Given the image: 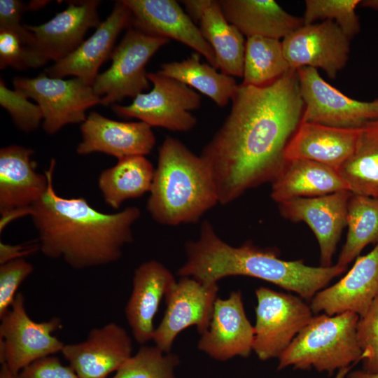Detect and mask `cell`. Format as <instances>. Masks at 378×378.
<instances>
[{
  "instance_id": "1",
  "label": "cell",
  "mask_w": 378,
  "mask_h": 378,
  "mask_svg": "<svg viewBox=\"0 0 378 378\" xmlns=\"http://www.w3.org/2000/svg\"><path fill=\"white\" fill-rule=\"evenodd\" d=\"M230 102L228 115L200 155L222 205L272 182L284 168L286 147L304 108L297 70L265 85H238Z\"/></svg>"
},
{
  "instance_id": "2",
  "label": "cell",
  "mask_w": 378,
  "mask_h": 378,
  "mask_svg": "<svg viewBox=\"0 0 378 378\" xmlns=\"http://www.w3.org/2000/svg\"><path fill=\"white\" fill-rule=\"evenodd\" d=\"M55 160L46 170L48 187L31 207L42 253L62 259L75 270L110 264L120 259L122 248L133 241L132 226L141 211L129 206L115 214H104L83 198H65L53 186Z\"/></svg>"
},
{
  "instance_id": "3",
  "label": "cell",
  "mask_w": 378,
  "mask_h": 378,
  "mask_svg": "<svg viewBox=\"0 0 378 378\" xmlns=\"http://www.w3.org/2000/svg\"><path fill=\"white\" fill-rule=\"evenodd\" d=\"M186 260L178 274L205 284L230 276H247L264 280L312 300L346 267L338 265L312 267L302 260H285L274 248H261L247 241L232 246L216 234L212 224L204 220L197 240L186 244Z\"/></svg>"
},
{
  "instance_id": "4",
  "label": "cell",
  "mask_w": 378,
  "mask_h": 378,
  "mask_svg": "<svg viewBox=\"0 0 378 378\" xmlns=\"http://www.w3.org/2000/svg\"><path fill=\"white\" fill-rule=\"evenodd\" d=\"M147 211L164 225L195 223L218 203L211 172L180 140L167 136L159 148Z\"/></svg>"
},
{
  "instance_id": "5",
  "label": "cell",
  "mask_w": 378,
  "mask_h": 378,
  "mask_svg": "<svg viewBox=\"0 0 378 378\" xmlns=\"http://www.w3.org/2000/svg\"><path fill=\"white\" fill-rule=\"evenodd\" d=\"M359 316L344 312L313 316L280 355L277 369H314L332 375L361 360L357 338Z\"/></svg>"
},
{
  "instance_id": "6",
  "label": "cell",
  "mask_w": 378,
  "mask_h": 378,
  "mask_svg": "<svg viewBox=\"0 0 378 378\" xmlns=\"http://www.w3.org/2000/svg\"><path fill=\"white\" fill-rule=\"evenodd\" d=\"M169 42L130 26L110 58L111 66L96 77L92 87L101 104H115L125 97H136L150 86L146 65L152 56Z\"/></svg>"
},
{
  "instance_id": "7",
  "label": "cell",
  "mask_w": 378,
  "mask_h": 378,
  "mask_svg": "<svg viewBox=\"0 0 378 378\" xmlns=\"http://www.w3.org/2000/svg\"><path fill=\"white\" fill-rule=\"evenodd\" d=\"M153 88L134 98L127 106L113 104V111L125 118H136L152 127L188 132L197 124L191 111L202 104L200 94L186 84L158 72L148 73Z\"/></svg>"
},
{
  "instance_id": "8",
  "label": "cell",
  "mask_w": 378,
  "mask_h": 378,
  "mask_svg": "<svg viewBox=\"0 0 378 378\" xmlns=\"http://www.w3.org/2000/svg\"><path fill=\"white\" fill-rule=\"evenodd\" d=\"M0 319V362L16 374L34 361L61 352L64 346L53 335L62 328L61 319L33 321L22 293H17L10 308Z\"/></svg>"
},
{
  "instance_id": "9",
  "label": "cell",
  "mask_w": 378,
  "mask_h": 378,
  "mask_svg": "<svg viewBox=\"0 0 378 378\" xmlns=\"http://www.w3.org/2000/svg\"><path fill=\"white\" fill-rule=\"evenodd\" d=\"M255 296L253 351L262 360L279 358L314 313L298 295L260 287Z\"/></svg>"
},
{
  "instance_id": "10",
  "label": "cell",
  "mask_w": 378,
  "mask_h": 378,
  "mask_svg": "<svg viewBox=\"0 0 378 378\" xmlns=\"http://www.w3.org/2000/svg\"><path fill=\"white\" fill-rule=\"evenodd\" d=\"M13 84L15 90L40 106L43 128L49 134H55L66 125L83 122L87 110L101 104V98L92 85L78 78L64 80L43 72L35 78L15 77Z\"/></svg>"
},
{
  "instance_id": "11",
  "label": "cell",
  "mask_w": 378,
  "mask_h": 378,
  "mask_svg": "<svg viewBox=\"0 0 378 378\" xmlns=\"http://www.w3.org/2000/svg\"><path fill=\"white\" fill-rule=\"evenodd\" d=\"M300 91L304 104L302 122L358 129L378 118V99L372 102L354 99L326 82L317 69H297Z\"/></svg>"
},
{
  "instance_id": "12",
  "label": "cell",
  "mask_w": 378,
  "mask_h": 378,
  "mask_svg": "<svg viewBox=\"0 0 378 378\" xmlns=\"http://www.w3.org/2000/svg\"><path fill=\"white\" fill-rule=\"evenodd\" d=\"M218 292V284L182 276L164 296L167 308L153 337L155 346L170 353L177 335L192 326L201 335L204 333L209 327Z\"/></svg>"
},
{
  "instance_id": "13",
  "label": "cell",
  "mask_w": 378,
  "mask_h": 378,
  "mask_svg": "<svg viewBox=\"0 0 378 378\" xmlns=\"http://www.w3.org/2000/svg\"><path fill=\"white\" fill-rule=\"evenodd\" d=\"M350 40L337 23L324 20L303 24L284 38L282 46L290 69L321 68L334 79L347 63Z\"/></svg>"
},
{
  "instance_id": "14",
  "label": "cell",
  "mask_w": 378,
  "mask_h": 378,
  "mask_svg": "<svg viewBox=\"0 0 378 378\" xmlns=\"http://www.w3.org/2000/svg\"><path fill=\"white\" fill-rule=\"evenodd\" d=\"M353 192L343 190L316 197H297L278 204L280 214L292 222H304L315 234L321 266L330 267L342 230Z\"/></svg>"
},
{
  "instance_id": "15",
  "label": "cell",
  "mask_w": 378,
  "mask_h": 378,
  "mask_svg": "<svg viewBox=\"0 0 378 378\" xmlns=\"http://www.w3.org/2000/svg\"><path fill=\"white\" fill-rule=\"evenodd\" d=\"M132 340L115 323L92 329L87 338L64 344L61 353L78 378H107L132 356Z\"/></svg>"
},
{
  "instance_id": "16",
  "label": "cell",
  "mask_w": 378,
  "mask_h": 378,
  "mask_svg": "<svg viewBox=\"0 0 378 378\" xmlns=\"http://www.w3.org/2000/svg\"><path fill=\"white\" fill-rule=\"evenodd\" d=\"M131 26L152 36L174 39L195 50L217 69L216 55L197 27L174 0H122Z\"/></svg>"
},
{
  "instance_id": "17",
  "label": "cell",
  "mask_w": 378,
  "mask_h": 378,
  "mask_svg": "<svg viewBox=\"0 0 378 378\" xmlns=\"http://www.w3.org/2000/svg\"><path fill=\"white\" fill-rule=\"evenodd\" d=\"M131 20L128 7L122 0L115 1L110 15L87 40L44 72L52 78L74 76L92 85L101 65L110 58L118 35L131 26Z\"/></svg>"
},
{
  "instance_id": "18",
  "label": "cell",
  "mask_w": 378,
  "mask_h": 378,
  "mask_svg": "<svg viewBox=\"0 0 378 378\" xmlns=\"http://www.w3.org/2000/svg\"><path fill=\"white\" fill-rule=\"evenodd\" d=\"M378 295V243L358 256L351 269L336 284L318 291L311 300L314 314L329 316L353 312L361 317Z\"/></svg>"
},
{
  "instance_id": "19",
  "label": "cell",
  "mask_w": 378,
  "mask_h": 378,
  "mask_svg": "<svg viewBox=\"0 0 378 378\" xmlns=\"http://www.w3.org/2000/svg\"><path fill=\"white\" fill-rule=\"evenodd\" d=\"M78 155L102 153L118 160L149 154L155 145L151 127L144 122L117 121L92 111L80 125Z\"/></svg>"
},
{
  "instance_id": "20",
  "label": "cell",
  "mask_w": 378,
  "mask_h": 378,
  "mask_svg": "<svg viewBox=\"0 0 378 378\" xmlns=\"http://www.w3.org/2000/svg\"><path fill=\"white\" fill-rule=\"evenodd\" d=\"M254 326L248 321L241 290L226 299L217 298L208 330L201 335L198 349L218 360L246 358L253 351Z\"/></svg>"
},
{
  "instance_id": "21",
  "label": "cell",
  "mask_w": 378,
  "mask_h": 378,
  "mask_svg": "<svg viewBox=\"0 0 378 378\" xmlns=\"http://www.w3.org/2000/svg\"><path fill=\"white\" fill-rule=\"evenodd\" d=\"M100 1H70L68 7L39 25H25L36 39L37 53L47 62H56L74 51L87 31L102 22L97 8Z\"/></svg>"
},
{
  "instance_id": "22",
  "label": "cell",
  "mask_w": 378,
  "mask_h": 378,
  "mask_svg": "<svg viewBox=\"0 0 378 378\" xmlns=\"http://www.w3.org/2000/svg\"><path fill=\"white\" fill-rule=\"evenodd\" d=\"M176 284L172 273L157 260L144 262L135 270L125 314L139 344L153 340L155 329L153 319L162 298Z\"/></svg>"
},
{
  "instance_id": "23",
  "label": "cell",
  "mask_w": 378,
  "mask_h": 378,
  "mask_svg": "<svg viewBox=\"0 0 378 378\" xmlns=\"http://www.w3.org/2000/svg\"><path fill=\"white\" fill-rule=\"evenodd\" d=\"M31 148L10 145L0 150V213L31 207L45 195L49 177L36 171Z\"/></svg>"
},
{
  "instance_id": "24",
  "label": "cell",
  "mask_w": 378,
  "mask_h": 378,
  "mask_svg": "<svg viewBox=\"0 0 378 378\" xmlns=\"http://www.w3.org/2000/svg\"><path fill=\"white\" fill-rule=\"evenodd\" d=\"M360 132V128L300 122L286 147L285 160H308L339 169L354 154Z\"/></svg>"
},
{
  "instance_id": "25",
  "label": "cell",
  "mask_w": 378,
  "mask_h": 378,
  "mask_svg": "<svg viewBox=\"0 0 378 378\" xmlns=\"http://www.w3.org/2000/svg\"><path fill=\"white\" fill-rule=\"evenodd\" d=\"M229 23L247 38L279 39L304 24L302 18L286 12L274 0H218Z\"/></svg>"
},
{
  "instance_id": "26",
  "label": "cell",
  "mask_w": 378,
  "mask_h": 378,
  "mask_svg": "<svg viewBox=\"0 0 378 378\" xmlns=\"http://www.w3.org/2000/svg\"><path fill=\"white\" fill-rule=\"evenodd\" d=\"M349 190L337 169L308 160L286 161L272 182L271 197L277 204L297 197H316Z\"/></svg>"
},
{
  "instance_id": "27",
  "label": "cell",
  "mask_w": 378,
  "mask_h": 378,
  "mask_svg": "<svg viewBox=\"0 0 378 378\" xmlns=\"http://www.w3.org/2000/svg\"><path fill=\"white\" fill-rule=\"evenodd\" d=\"M197 22L215 52L217 69L230 76L242 77L246 41L239 30L228 22L218 0L208 1Z\"/></svg>"
},
{
  "instance_id": "28",
  "label": "cell",
  "mask_w": 378,
  "mask_h": 378,
  "mask_svg": "<svg viewBox=\"0 0 378 378\" xmlns=\"http://www.w3.org/2000/svg\"><path fill=\"white\" fill-rule=\"evenodd\" d=\"M155 169L144 155L118 160L113 167L104 170L98 178V186L104 202L118 209L128 200L150 192Z\"/></svg>"
},
{
  "instance_id": "29",
  "label": "cell",
  "mask_w": 378,
  "mask_h": 378,
  "mask_svg": "<svg viewBox=\"0 0 378 378\" xmlns=\"http://www.w3.org/2000/svg\"><path fill=\"white\" fill-rule=\"evenodd\" d=\"M216 69L209 64L201 62L200 54L194 52L181 62L161 64L157 72L195 88L223 107L231 102L238 85L234 77Z\"/></svg>"
},
{
  "instance_id": "30",
  "label": "cell",
  "mask_w": 378,
  "mask_h": 378,
  "mask_svg": "<svg viewBox=\"0 0 378 378\" xmlns=\"http://www.w3.org/2000/svg\"><path fill=\"white\" fill-rule=\"evenodd\" d=\"M338 170L351 192L378 200V118L360 127L354 154Z\"/></svg>"
},
{
  "instance_id": "31",
  "label": "cell",
  "mask_w": 378,
  "mask_h": 378,
  "mask_svg": "<svg viewBox=\"0 0 378 378\" xmlns=\"http://www.w3.org/2000/svg\"><path fill=\"white\" fill-rule=\"evenodd\" d=\"M346 241L337 265L346 267L370 244L378 243V200L353 193L347 204Z\"/></svg>"
},
{
  "instance_id": "32",
  "label": "cell",
  "mask_w": 378,
  "mask_h": 378,
  "mask_svg": "<svg viewBox=\"0 0 378 378\" xmlns=\"http://www.w3.org/2000/svg\"><path fill=\"white\" fill-rule=\"evenodd\" d=\"M290 69L279 39L259 36L246 38L242 84L265 85Z\"/></svg>"
},
{
  "instance_id": "33",
  "label": "cell",
  "mask_w": 378,
  "mask_h": 378,
  "mask_svg": "<svg viewBox=\"0 0 378 378\" xmlns=\"http://www.w3.org/2000/svg\"><path fill=\"white\" fill-rule=\"evenodd\" d=\"M177 355L164 353L156 346H141L111 378H176Z\"/></svg>"
},
{
  "instance_id": "34",
  "label": "cell",
  "mask_w": 378,
  "mask_h": 378,
  "mask_svg": "<svg viewBox=\"0 0 378 378\" xmlns=\"http://www.w3.org/2000/svg\"><path fill=\"white\" fill-rule=\"evenodd\" d=\"M360 2V0H307L302 18L304 24L315 23L318 20L333 21L351 39L360 29L356 13Z\"/></svg>"
},
{
  "instance_id": "35",
  "label": "cell",
  "mask_w": 378,
  "mask_h": 378,
  "mask_svg": "<svg viewBox=\"0 0 378 378\" xmlns=\"http://www.w3.org/2000/svg\"><path fill=\"white\" fill-rule=\"evenodd\" d=\"M28 99L21 92L8 88L1 78L0 104L10 114L15 126L24 132L37 129L43 120L40 106Z\"/></svg>"
},
{
  "instance_id": "36",
  "label": "cell",
  "mask_w": 378,
  "mask_h": 378,
  "mask_svg": "<svg viewBox=\"0 0 378 378\" xmlns=\"http://www.w3.org/2000/svg\"><path fill=\"white\" fill-rule=\"evenodd\" d=\"M357 338L362 351L363 370L378 373V295L366 314L359 317Z\"/></svg>"
},
{
  "instance_id": "37",
  "label": "cell",
  "mask_w": 378,
  "mask_h": 378,
  "mask_svg": "<svg viewBox=\"0 0 378 378\" xmlns=\"http://www.w3.org/2000/svg\"><path fill=\"white\" fill-rule=\"evenodd\" d=\"M47 62L36 51L24 46L15 34L0 30V68L8 66L18 70L38 68Z\"/></svg>"
},
{
  "instance_id": "38",
  "label": "cell",
  "mask_w": 378,
  "mask_h": 378,
  "mask_svg": "<svg viewBox=\"0 0 378 378\" xmlns=\"http://www.w3.org/2000/svg\"><path fill=\"white\" fill-rule=\"evenodd\" d=\"M33 271V265L24 258L0 265V318L9 310L20 286Z\"/></svg>"
},
{
  "instance_id": "39",
  "label": "cell",
  "mask_w": 378,
  "mask_h": 378,
  "mask_svg": "<svg viewBox=\"0 0 378 378\" xmlns=\"http://www.w3.org/2000/svg\"><path fill=\"white\" fill-rule=\"evenodd\" d=\"M27 9V6L20 1L0 0V30L13 33L24 46L35 50L34 35L20 22L22 14Z\"/></svg>"
},
{
  "instance_id": "40",
  "label": "cell",
  "mask_w": 378,
  "mask_h": 378,
  "mask_svg": "<svg viewBox=\"0 0 378 378\" xmlns=\"http://www.w3.org/2000/svg\"><path fill=\"white\" fill-rule=\"evenodd\" d=\"M18 378H78L70 365L66 366L55 356L38 359L23 368Z\"/></svg>"
},
{
  "instance_id": "41",
  "label": "cell",
  "mask_w": 378,
  "mask_h": 378,
  "mask_svg": "<svg viewBox=\"0 0 378 378\" xmlns=\"http://www.w3.org/2000/svg\"><path fill=\"white\" fill-rule=\"evenodd\" d=\"M38 250H40V245L38 240L16 245H11L1 241L0 265L13 260L24 258V257L32 254Z\"/></svg>"
},
{
  "instance_id": "42",
  "label": "cell",
  "mask_w": 378,
  "mask_h": 378,
  "mask_svg": "<svg viewBox=\"0 0 378 378\" xmlns=\"http://www.w3.org/2000/svg\"><path fill=\"white\" fill-rule=\"evenodd\" d=\"M349 378H378V373H368L363 370L353 371L348 374Z\"/></svg>"
},
{
  "instance_id": "43",
  "label": "cell",
  "mask_w": 378,
  "mask_h": 378,
  "mask_svg": "<svg viewBox=\"0 0 378 378\" xmlns=\"http://www.w3.org/2000/svg\"><path fill=\"white\" fill-rule=\"evenodd\" d=\"M0 378H18V374L13 373L5 364H1Z\"/></svg>"
},
{
  "instance_id": "44",
  "label": "cell",
  "mask_w": 378,
  "mask_h": 378,
  "mask_svg": "<svg viewBox=\"0 0 378 378\" xmlns=\"http://www.w3.org/2000/svg\"><path fill=\"white\" fill-rule=\"evenodd\" d=\"M360 5L366 8L378 10V0L360 1Z\"/></svg>"
},
{
  "instance_id": "45",
  "label": "cell",
  "mask_w": 378,
  "mask_h": 378,
  "mask_svg": "<svg viewBox=\"0 0 378 378\" xmlns=\"http://www.w3.org/2000/svg\"><path fill=\"white\" fill-rule=\"evenodd\" d=\"M48 1H31L27 6V9L29 10H35L43 7V5L46 4Z\"/></svg>"
},
{
  "instance_id": "46",
  "label": "cell",
  "mask_w": 378,
  "mask_h": 378,
  "mask_svg": "<svg viewBox=\"0 0 378 378\" xmlns=\"http://www.w3.org/2000/svg\"><path fill=\"white\" fill-rule=\"evenodd\" d=\"M352 366L341 369L337 371L335 378H344L349 373Z\"/></svg>"
}]
</instances>
